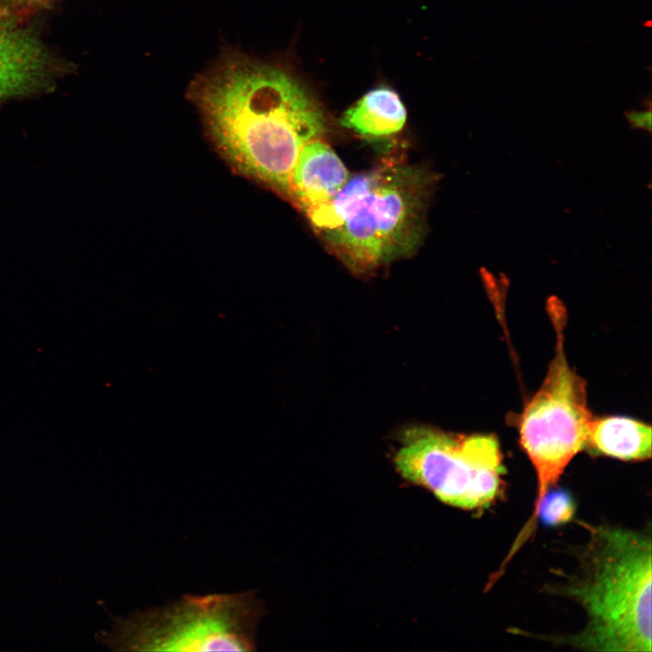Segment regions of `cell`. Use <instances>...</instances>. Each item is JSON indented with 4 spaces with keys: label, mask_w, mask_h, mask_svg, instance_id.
I'll return each instance as SVG.
<instances>
[{
    "label": "cell",
    "mask_w": 652,
    "mask_h": 652,
    "mask_svg": "<svg viewBox=\"0 0 652 652\" xmlns=\"http://www.w3.org/2000/svg\"><path fill=\"white\" fill-rule=\"evenodd\" d=\"M349 179V172L329 144L321 139L301 150L290 177V200L309 214L331 200Z\"/></svg>",
    "instance_id": "cell-8"
},
{
    "label": "cell",
    "mask_w": 652,
    "mask_h": 652,
    "mask_svg": "<svg viewBox=\"0 0 652 652\" xmlns=\"http://www.w3.org/2000/svg\"><path fill=\"white\" fill-rule=\"evenodd\" d=\"M407 120L405 106L396 91L379 87L367 92L340 120L346 129L364 137H386L402 129Z\"/></svg>",
    "instance_id": "cell-10"
},
{
    "label": "cell",
    "mask_w": 652,
    "mask_h": 652,
    "mask_svg": "<svg viewBox=\"0 0 652 652\" xmlns=\"http://www.w3.org/2000/svg\"><path fill=\"white\" fill-rule=\"evenodd\" d=\"M264 609L253 590L187 594L116 618L100 638L123 651H253Z\"/></svg>",
    "instance_id": "cell-4"
},
{
    "label": "cell",
    "mask_w": 652,
    "mask_h": 652,
    "mask_svg": "<svg viewBox=\"0 0 652 652\" xmlns=\"http://www.w3.org/2000/svg\"><path fill=\"white\" fill-rule=\"evenodd\" d=\"M48 0H0V17H20Z\"/></svg>",
    "instance_id": "cell-12"
},
{
    "label": "cell",
    "mask_w": 652,
    "mask_h": 652,
    "mask_svg": "<svg viewBox=\"0 0 652 652\" xmlns=\"http://www.w3.org/2000/svg\"><path fill=\"white\" fill-rule=\"evenodd\" d=\"M211 143L238 174L290 199L302 149L326 131L322 110L280 65L226 48L188 88Z\"/></svg>",
    "instance_id": "cell-1"
},
{
    "label": "cell",
    "mask_w": 652,
    "mask_h": 652,
    "mask_svg": "<svg viewBox=\"0 0 652 652\" xmlns=\"http://www.w3.org/2000/svg\"><path fill=\"white\" fill-rule=\"evenodd\" d=\"M434 183L423 168L384 164L349 177L331 200L306 216L348 268L367 273L420 246Z\"/></svg>",
    "instance_id": "cell-2"
},
{
    "label": "cell",
    "mask_w": 652,
    "mask_h": 652,
    "mask_svg": "<svg viewBox=\"0 0 652 652\" xmlns=\"http://www.w3.org/2000/svg\"><path fill=\"white\" fill-rule=\"evenodd\" d=\"M548 312L556 331V353L541 388L528 400L520 416V444L536 474L533 511L516 537L523 546L537 524L540 503L556 484L570 461L586 449L592 414L588 408L586 381L572 369L564 352V306L550 297Z\"/></svg>",
    "instance_id": "cell-5"
},
{
    "label": "cell",
    "mask_w": 652,
    "mask_h": 652,
    "mask_svg": "<svg viewBox=\"0 0 652 652\" xmlns=\"http://www.w3.org/2000/svg\"><path fill=\"white\" fill-rule=\"evenodd\" d=\"M625 117L632 129H641L651 133V108L648 106L647 110H628L625 112Z\"/></svg>",
    "instance_id": "cell-13"
},
{
    "label": "cell",
    "mask_w": 652,
    "mask_h": 652,
    "mask_svg": "<svg viewBox=\"0 0 652 652\" xmlns=\"http://www.w3.org/2000/svg\"><path fill=\"white\" fill-rule=\"evenodd\" d=\"M574 574L561 593L586 616L584 628L562 643L601 652H650V533L611 526L590 528Z\"/></svg>",
    "instance_id": "cell-3"
},
{
    "label": "cell",
    "mask_w": 652,
    "mask_h": 652,
    "mask_svg": "<svg viewBox=\"0 0 652 652\" xmlns=\"http://www.w3.org/2000/svg\"><path fill=\"white\" fill-rule=\"evenodd\" d=\"M17 21L0 17V102L36 91L54 76L49 51Z\"/></svg>",
    "instance_id": "cell-7"
},
{
    "label": "cell",
    "mask_w": 652,
    "mask_h": 652,
    "mask_svg": "<svg viewBox=\"0 0 652 652\" xmlns=\"http://www.w3.org/2000/svg\"><path fill=\"white\" fill-rule=\"evenodd\" d=\"M395 464L407 480L465 510L490 506L500 494L505 474L494 435H453L424 427L404 433Z\"/></svg>",
    "instance_id": "cell-6"
},
{
    "label": "cell",
    "mask_w": 652,
    "mask_h": 652,
    "mask_svg": "<svg viewBox=\"0 0 652 652\" xmlns=\"http://www.w3.org/2000/svg\"><path fill=\"white\" fill-rule=\"evenodd\" d=\"M575 506L570 495L564 491L548 492L537 510V522L541 518L549 525H557L570 521Z\"/></svg>",
    "instance_id": "cell-11"
},
{
    "label": "cell",
    "mask_w": 652,
    "mask_h": 652,
    "mask_svg": "<svg viewBox=\"0 0 652 652\" xmlns=\"http://www.w3.org/2000/svg\"><path fill=\"white\" fill-rule=\"evenodd\" d=\"M586 449L592 454L624 461H644L651 457V427L631 417H592Z\"/></svg>",
    "instance_id": "cell-9"
}]
</instances>
